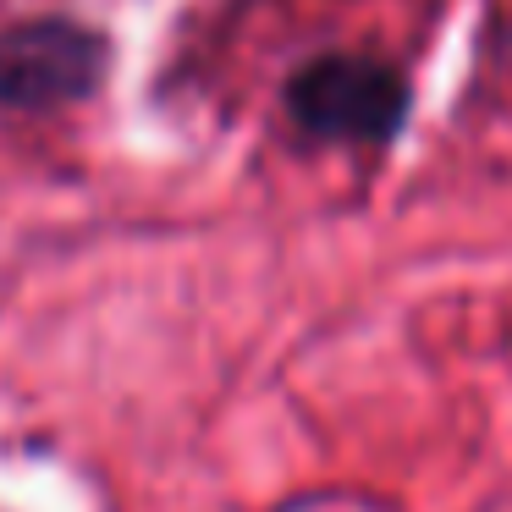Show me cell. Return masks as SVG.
<instances>
[{
    "instance_id": "obj_1",
    "label": "cell",
    "mask_w": 512,
    "mask_h": 512,
    "mask_svg": "<svg viewBox=\"0 0 512 512\" xmlns=\"http://www.w3.org/2000/svg\"><path fill=\"white\" fill-rule=\"evenodd\" d=\"M402 100H408L402 78L369 56H320L287 83V111L303 133L353 138V144H380L397 133Z\"/></svg>"
},
{
    "instance_id": "obj_2",
    "label": "cell",
    "mask_w": 512,
    "mask_h": 512,
    "mask_svg": "<svg viewBox=\"0 0 512 512\" xmlns=\"http://www.w3.org/2000/svg\"><path fill=\"white\" fill-rule=\"evenodd\" d=\"M105 45L72 23H34L0 39V105H67L100 83Z\"/></svg>"
}]
</instances>
